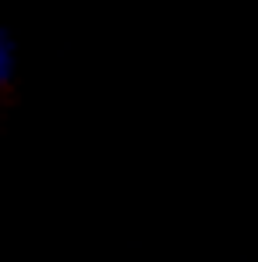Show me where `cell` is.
I'll return each mask as SVG.
<instances>
[{
    "mask_svg": "<svg viewBox=\"0 0 258 262\" xmlns=\"http://www.w3.org/2000/svg\"><path fill=\"white\" fill-rule=\"evenodd\" d=\"M7 75H11V43H7V36L0 32V85L7 82Z\"/></svg>",
    "mask_w": 258,
    "mask_h": 262,
    "instance_id": "6da1fadb",
    "label": "cell"
}]
</instances>
